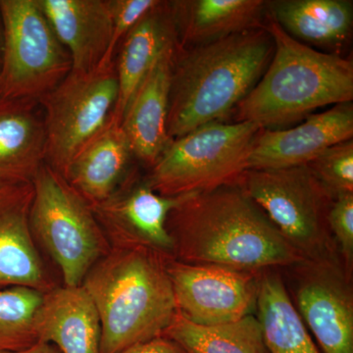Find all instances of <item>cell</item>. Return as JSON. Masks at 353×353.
Listing matches in <instances>:
<instances>
[{"mask_svg": "<svg viewBox=\"0 0 353 353\" xmlns=\"http://www.w3.org/2000/svg\"><path fill=\"white\" fill-rule=\"evenodd\" d=\"M166 227L183 263L259 273L303 260L238 183L185 196Z\"/></svg>", "mask_w": 353, "mask_h": 353, "instance_id": "cell-1", "label": "cell"}, {"mask_svg": "<svg viewBox=\"0 0 353 353\" xmlns=\"http://www.w3.org/2000/svg\"><path fill=\"white\" fill-rule=\"evenodd\" d=\"M273 53L265 25L208 43L178 46L167 120L172 141L225 119L259 83Z\"/></svg>", "mask_w": 353, "mask_h": 353, "instance_id": "cell-2", "label": "cell"}, {"mask_svg": "<svg viewBox=\"0 0 353 353\" xmlns=\"http://www.w3.org/2000/svg\"><path fill=\"white\" fill-rule=\"evenodd\" d=\"M168 257L143 245L114 248L82 285L99 312L101 353H120L162 336L176 313Z\"/></svg>", "mask_w": 353, "mask_h": 353, "instance_id": "cell-3", "label": "cell"}, {"mask_svg": "<svg viewBox=\"0 0 353 353\" xmlns=\"http://www.w3.org/2000/svg\"><path fill=\"white\" fill-rule=\"evenodd\" d=\"M274 53L263 75L236 108V122L273 130L324 106L353 99L352 60L322 52L290 37L266 15Z\"/></svg>", "mask_w": 353, "mask_h": 353, "instance_id": "cell-4", "label": "cell"}, {"mask_svg": "<svg viewBox=\"0 0 353 353\" xmlns=\"http://www.w3.org/2000/svg\"><path fill=\"white\" fill-rule=\"evenodd\" d=\"M262 128L255 123L214 122L173 139L150 168L146 183L162 196L201 194L236 185Z\"/></svg>", "mask_w": 353, "mask_h": 353, "instance_id": "cell-5", "label": "cell"}, {"mask_svg": "<svg viewBox=\"0 0 353 353\" xmlns=\"http://www.w3.org/2000/svg\"><path fill=\"white\" fill-rule=\"evenodd\" d=\"M32 187V236L59 266L65 285H81L88 271L109 252L92 206L48 164L39 169Z\"/></svg>", "mask_w": 353, "mask_h": 353, "instance_id": "cell-6", "label": "cell"}, {"mask_svg": "<svg viewBox=\"0 0 353 353\" xmlns=\"http://www.w3.org/2000/svg\"><path fill=\"white\" fill-rule=\"evenodd\" d=\"M2 61L0 99L41 101L72 70L39 0H0Z\"/></svg>", "mask_w": 353, "mask_h": 353, "instance_id": "cell-7", "label": "cell"}, {"mask_svg": "<svg viewBox=\"0 0 353 353\" xmlns=\"http://www.w3.org/2000/svg\"><path fill=\"white\" fill-rule=\"evenodd\" d=\"M238 185L303 259L334 254L327 222L334 197L308 165L248 169Z\"/></svg>", "mask_w": 353, "mask_h": 353, "instance_id": "cell-8", "label": "cell"}, {"mask_svg": "<svg viewBox=\"0 0 353 353\" xmlns=\"http://www.w3.org/2000/svg\"><path fill=\"white\" fill-rule=\"evenodd\" d=\"M118 99L114 63L70 72L39 103L46 134V164L65 175L70 163L109 124Z\"/></svg>", "mask_w": 353, "mask_h": 353, "instance_id": "cell-9", "label": "cell"}, {"mask_svg": "<svg viewBox=\"0 0 353 353\" xmlns=\"http://www.w3.org/2000/svg\"><path fill=\"white\" fill-rule=\"evenodd\" d=\"M176 311L199 326L239 321L256 312L262 272H245L166 259Z\"/></svg>", "mask_w": 353, "mask_h": 353, "instance_id": "cell-10", "label": "cell"}, {"mask_svg": "<svg viewBox=\"0 0 353 353\" xmlns=\"http://www.w3.org/2000/svg\"><path fill=\"white\" fill-rule=\"evenodd\" d=\"M296 310L324 353H353L350 274L334 255L292 265Z\"/></svg>", "mask_w": 353, "mask_h": 353, "instance_id": "cell-11", "label": "cell"}, {"mask_svg": "<svg viewBox=\"0 0 353 353\" xmlns=\"http://www.w3.org/2000/svg\"><path fill=\"white\" fill-rule=\"evenodd\" d=\"M185 196H160L146 181L137 182L132 173L112 196L92 209L114 248L143 245L168 256L174 245L167 219Z\"/></svg>", "mask_w": 353, "mask_h": 353, "instance_id": "cell-12", "label": "cell"}, {"mask_svg": "<svg viewBox=\"0 0 353 353\" xmlns=\"http://www.w3.org/2000/svg\"><path fill=\"white\" fill-rule=\"evenodd\" d=\"M353 137V104L343 102L309 115L288 130L263 129L256 139L248 169H282L307 165L327 148Z\"/></svg>", "mask_w": 353, "mask_h": 353, "instance_id": "cell-13", "label": "cell"}, {"mask_svg": "<svg viewBox=\"0 0 353 353\" xmlns=\"http://www.w3.org/2000/svg\"><path fill=\"white\" fill-rule=\"evenodd\" d=\"M32 183L0 181V288L52 289L34 243L30 210Z\"/></svg>", "mask_w": 353, "mask_h": 353, "instance_id": "cell-14", "label": "cell"}, {"mask_svg": "<svg viewBox=\"0 0 353 353\" xmlns=\"http://www.w3.org/2000/svg\"><path fill=\"white\" fill-rule=\"evenodd\" d=\"M179 43L167 48L145 76L121 121L134 158L152 168L172 139L167 131L172 69Z\"/></svg>", "mask_w": 353, "mask_h": 353, "instance_id": "cell-15", "label": "cell"}, {"mask_svg": "<svg viewBox=\"0 0 353 353\" xmlns=\"http://www.w3.org/2000/svg\"><path fill=\"white\" fill-rule=\"evenodd\" d=\"M57 38L68 51L72 71L103 63L112 37L110 0H39Z\"/></svg>", "mask_w": 353, "mask_h": 353, "instance_id": "cell-16", "label": "cell"}, {"mask_svg": "<svg viewBox=\"0 0 353 353\" xmlns=\"http://www.w3.org/2000/svg\"><path fill=\"white\" fill-rule=\"evenodd\" d=\"M34 330L39 341L54 345L61 353H101V320L82 285L44 292Z\"/></svg>", "mask_w": 353, "mask_h": 353, "instance_id": "cell-17", "label": "cell"}, {"mask_svg": "<svg viewBox=\"0 0 353 353\" xmlns=\"http://www.w3.org/2000/svg\"><path fill=\"white\" fill-rule=\"evenodd\" d=\"M178 43L169 1H159L121 41L115 58L118 99L113 119L121 124L125 111L162 52Z\"/></svg>", "mask_w": 353, "mask_h": 353, "instance_id": "cell-18", "label": "cell"}, {"mask_svg": "<svg viewBox=\"0 0 353 353\" xmlns=\"http://www.w3.org/2000/svg\"><path fill=\"white\" fill-rule=\"evenodd\" d=\"M43 111L32 99H0V181L32 183L46 164Z\"/></svg>", "mask_w": 353, "mask_h": 353, "instance_id": "cell-19", "label": "cell"}, {"mask_svg": "<svg viewBox=\"0 0 353 353\" xmlns=\"http://www.w3.org/2000/svg\"><path fill=\"white\" fill-rule=\"evenodd\" d=\"M132 154L119 123L113 119L70 163L63 176L90 204L108 199L131 175Z\"/></svg>", "mask_w": 353, "mask_h": 353, "instance_id": "cell-20", "label": "cell"}, {"mask_svg": "<svg viewBox=\"0 0 353 353\" xmlns=\"http://www.w3.org/2000/svg\"><path fill=\"white\" fill-rule=\"evenodd\" d=\"M262 0H176L169 1L179 46L190 48L263 27Z\"/></svg>", "mask_w": 353, "mask_h": 353, "instance_id": "cell-21", "label": "cell"}, {"mask_svg": "<svg viewBox=\"0 0 353 353\" xmlns=\"http://www.w3.org/2000/svg\"><path fill=\"white\" fill-rule=\"evenodd\" d=\"M266 12L290 37L306 46L334 50L352 34L350 0H275L267 1Z\"/></svg>", "mask_w": 353, "mask_h": 353, "instance_id": "cell-22", "label": "cell"}, {"mask_svg": "<svg viewBox=\"0 0 353 353\" xmlns=\"http://www.w3.org/2000/svg\"><path fill=\"white\" fill-rule=\"evenodd\" d=\"M256 317L269 353H320L277 273L260 275Z\"/></svg>", "mask_w": 353, "mask_h": 353, "instance_id": "cell-23", "label": "cell"}, {"mask_svg": "<svg viewBox=\"0 0 353 353\" xmlns=\"http://www.w3.org/2000/svg\"><path fill=\"white\" fill-rule=\"evenodd\" d=\"M162 336L175 341L185 353H269L254 315L208 327L190 322L176 311Z\"/></svg>", "mask_w": 353, "mask_h": 353, "instance_id": "cell-24", "label": "cell"}, {"mask_svg": "<svg viewBox=\"0 0 353 353\" xmlns=\"http://www.w3.org/2000/svg\"><path fill=\"white\" fill-rule=\"evenodd\" d=\"M43 292L27 287L0 289V352H18L38 343L34 316Z\"/></svg>", "mask_w": 353, "mask_h": 353, "instance_id": "cell-25", "label": "cell"}, {"mask_svg": "<svg viewBox=\"0 0 353 353\" xmlns=\"http://www.w3.org/2000/svg\"><path fill=\"white\" fill-rule=\"evenodd\" d=\"M332 196L353 192V141L327 148L307 164Z\"/></svg>", "mask_w": 353, "mask_h": 353, "instance_id": "cell-26", "label": "cell"}, {"mask_svg": "<svg viewBox=\"0 0 353 353\" xmlns=\"http://www.w3.org/2000/svg\"><path fill=\"white\" fill-rule=\"evenodd\" d=\"M159 3V0H110L112 13V37L102 67L114 63L121 41L148 11Z\"/></svg>", "mask_w": 353, "mask_h": 353, "instance_id": "cell-27", "label": "cell"}, {"mask_svg": "<svg viewBox=\"0 0 353 353\" xmlns=\"http://www.w3.org/2000/svg\"><path fill=\"white\" fill-rule=\"evenodd\" d=\"M327 222L350 274L353 260V192L339 194L330 206Z\"/></svg>", "mask_w": 353, "mask_h": 353, "instance_id": "cell-28", "label": "cell"}, {"mask_svg": "<svg viewBox=\"0 0 353 353\" xmlns=\"http://www.w3.org/2000/svg\"><path fill=\"white\" fill-rule=\"evenodd\" d=\"M120 353H185L178 343L164 336L138 343Z\"/></svg>", "mask_w": 353, "mask_h": 353, "instance_id": "cell-29", "label": "cell"}, {"mask_svg": "<svg viewBox=\"0 0 353 353\" xmlns=\"http://www.w3.org/2000/svg\"><path fill=\"white\" fill-rule=\"evenodd\" d=\"M0 353H61L55 347L54 345L48 343H38L32 345V347L25 348V350H18V352H0Z\"/></svg>", "mask_w": 353, "mask_h": 353, "instance_id": "cell-30", "label": "cell"}, {"mask_svg": "<svg viewBox=\"0 0 353 353\" xmlns=\"http://www.w3.org/2000/svg\"><path fill=\"white\" fill-rule=\"evenodd\" d=\"M2 61V30L0 29V69H1Z\"/></svg>", "mask_w": 353, "mask_h": 353, "instance_id": "cell-31", "label": "cell"}]
</instances>
